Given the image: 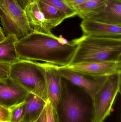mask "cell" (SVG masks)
Returning a JSON list of instances; mask_svg holds the SVG:
<instances>
[{
    "label": "cell",
    "mask_w": 121,
    "mask_h": 122,
    "mask_svg": "<svg viewBox=\"0 0 121 122\" xmlns=\"http://www.w3.org/2000/svg\"><path fill=\"white\" fill-rule=\"evenodd\" d=\"M74 39L63 44L54 34L33 32L18 40L15 48L20 59L40 61L59 66L69 65L75 53Z\"/></svg>",
    "instance_id": "6da1fadb"
},
{
    "label": "cell",
    "mask_w": 121,
    "mask_h": 122,
    "mask_svg": "<svg viewBox=\"0 0 121 122\" xmlns=\"http://www.w3.org/2000/svg\"><path fill=\"white\" fill-rule=\"evenodd\" d=\"M75 40L77 46L69 65L121 61V38L82 36Z\"/></svg>",
    "instance_id": "7a4b0ae2"
},
{
    "label": "cell",
    "mask_w": 121,
    "mask_h": 122,
    "mask_svg": "<svg viewBox=\"0 0 121 122\" xmlns=\"http://www.w3.org/2000/svg\"><path fill=\"white\" fill-rule=\"evenodd\" d=\"M9 77L28 93L48 100L43 67L40 62L20 59L11 65Z\"/></svg>",
    "instance_id": "3957f363"
},
{
    "label": "cell",
    "mask_w": 121,
    "mask_h": 122,
    "mask_svg": "<svg viewBox=\"0 0 121 122\" xmlns=\"http://www.w3.org/2000/svg\"><path fill=\"white\" fill-rule=\"evenodd\" d=\"M0 20L6 36L13 35L18 41L33 32L16 0H0Z\"/></svg>",
    "instance_id": "277c9868"
},
{
    "label": "cell",
    "mask_w": 121,
    "mask_h": 122,
    "mask_svg": "<svg viewBox=\"0 0 121 122\" xmlns=\"http://www.w3.org/2000/svg\"><path fill=\"white\" fill-rule=\"evenodd\" d=\"M121 72L108 76L92 102L91 122H103L111 114L116 98L121 93Z\"/></svg>",
    "instance_id": "5b68a950"
},
{
    "label": "cell",
    "mask_w": 121,
    "mask_h": 122,
    "mask_svg": "<svg viewBox=\"0 0 121 122\" xmlns=\"http://www.w3.org/2000/svg\"><path fill=\"white\" fill-rule=\"evenodd\" d=\"M65 80V79H64ZM63 78V91L60 105L64 122H82L86 108L79 96L70 87V83Z\"/></svg>",
    "instance_id": "8992f818"
},
{
    "label": "cell",
    "mask_w": 121,
    "mask_h": 122,
    "mask_svg": "<svg viewBox=\"0 0 121 122\" xmlns=\"http://www.w3.org/2000/svg\"><path fill=\"white\" fill-rule=\"evenodd\" d=\"M62 77L73 85L83 90L90 97L92 102L106 81L107 77H93L56 65Z\"/></svg>",
    "instance_id": "52a82bcc"
},
{
    "label": "cell",
    "mask_w": 121,
    "mask_h": 122,
    "mask_svg": "<svg viewBox=\"0 0 121 122\" xmlns=\"http://www.w3.org/2000/svg\"><path fill=\"white\" fill-rule=\"evenodd\" d=\"M77 15L82 20L121 25V2L106 0L96 9L89 13Z\"/></svg>",
    "instance_id": "ba28073f"
},
{
    "label": "cell",
    "mask_w": 121,
    "mask_h": 122,
    "mask_svg": "<svg viewBox=\"0 0 121 122\" xmlns=\"http://www.w3.org/2000/svg\"><path fill=\"white\" fill-rule=\"evenodd\" d=\"M63 67L87 76L102 77L121 72V61L90 62Z\"/></svg>",
    "instance_id": "9c48e42d"
},
{
    "label": "cell",
    "mask_w": 121,
    "mask_h": 122,
    "mask_svg": "<svg viewBox=\"0 0 121 122\" xmlns=\"http://www.w3.org/2000/svg\"><path fill=\"white\" fill-rule=\"evenodd\" d=\"M44 69L47 101L58 109L59 106L63 91V78L60 74L56 65L40 63Z\"/></svg>",
    "instance_id": "30bf717a"
},
{
    "label": "cell",
    "mask_w": 121,
    "mask_h": 122,
    "mask_svg": "<svg viewBox=\"0 0 121 122\" xmlns=\"http://www.w3.org/2000/svg\"><path fill=\"white\" fill-rule=\"evenodd\" d=\"M28 93L9 77L0 80V106L9 109L21 104Z\"/></svg>",
    "instance_id": "8fae6325"
},
{
    "label": "cell",
    "mask_w": 121,
    "mask_h": 122,
    "mask_svg": "<svg viewBox=\"0 0 121 122\" xmlns=\"http://www.w3.org/2000/svg\"><path fill=\"white\" fill-rule=\"evenodd\" d=\"M84 36L121 38V25L83 20L80 25Z\"/></svg>",
    "instance_id": "7c38bea8"
},
{
    "label": "cell",
    "mask_w": 121,
    "mask_h": 122,
    "mask_svg": "<svg viewBox=\"0 0 121 122\" xmlns=\"http://www.w3.org/2000/svg\"><path fill=\"white\" fill-rule=\"evenodd\" d=\"M24 10L28 23L33 32L53 34L52 33V28L41 11L37 1L29 4Z\"/></svg>",
    "instance_id": "4fadbf2b"
},
{
    "label": "cell",
    "mask_w": 121,
    "mask_h": 122,
    "mask_svg": "<svg viewBox=\"0 0 121 122\" xmlns=\"http://www.w3.org/2000/svg\"><path fill=\"white\" fill-rule=\"evenodd\" d=\"M46 102L34 94L28 93L23 102L21 122H35L45 107Z\"/></svg>",
    "instance_id": "5bb4252c"
},
{
    "label": "cell",
    "mask_w": 121,
    "mask_h": 122,
    "mask_svg": "<svg viewBox=\"0 0 121 122\" xmlns=\"http://www.w3.org/2000/svg\"><path fill=\"white\" fill-rule=\"evenodd\" d=\"M18 41L15 36L10 35L0 42V62L11 65L20 59L15 48Z\"/></svg>",
    "instance_id": "9a60e30c"
},
{
    "label": "cell",
    "mask_w": 121,
    "mask_h": 122,
    "mask_svg": "<svg viewBox=\"0 0 121 122\" xmlns=\"http://www.w3.org/2000/svg\"><path fill=\"white\" fill-rule=\"evenodd\" d=\"M37 1L41 11L53 29L60 24L66 19L68 18L67 15L60 10L39 0Z\"/></svg>",
    "instance_id": "2e32d148"
},
{
    "label": "cell",
    "mask_w": 121,
    "mask_h": 122,
    "mask_svg": "<svg viewBox=\"0 0 121 122\" xmlns=\"http://www.w3.org/2000/svg\"><path fill=\"white\" fill-rule=\"evenodd\" d=\"M45 3L53 6L67 15L68 18L77 15L76 11L70 7L64 0H39Z\"/></svg>",
    "instance_id": "e0dca14e"
},
{
    "label": "cell",
    "mask_w": 121,
    "mask_h": 122,
    "mask_svg": "<svg viewBox=\"0 0 121 122\" xmlns=\"http://www.w3.org/2000/svg\"><path fill=\"white\" fill-rule=\"evenodd\" d=\"M106 0H89L84 3L75 6L73 9L75 10L77 14L89 13L96 9Z\"/></svg>",
    "instance_id": "ac0fdd59"
},
{
    "label": "cell",
    "mask_w": 121,
    "mask_h": 122,
    "mask_svg": "<svg viewBox=\"0 0 121 122\" xmlns=\"http://www.w3.org/2000/svg\"><path fill=\"white\" fill-rule=\"evenodd\" d=\"M23 102L9 108L10 122H21L23 114Z\"/></svg>",
    "instance_id": "d6986e66"
},
{
    "label": "cell",
    "mask_w": 121,
    "mask_h": 122,
    "mask_svg": "<svg viewBox=\"0 0 121 122\" xmlns=\"http://www.w3.org/2000/svg\"><path fill=\"white\" fill-rule=\"evenodd\" d=\"M47 122H60L58 109L47 101L45 105Z\"/></svg>",
    "instance_id": "ffe728a7"
},
{
    "label": "cell",
    "mask_w": 121,
    "mask_h": 122,
    "mask_svg": "<svg viewBox=\"0 0 121 122\" xmlns=\"http://www.w3.org/2000/svg\"><path fill=\"white\" fill-rule=\"evenodd\" d=\"M10 65L0 62V80L9 77Z\"/></svg>",
    "instance_id": "44dd1931"
},
{
    "label": "cell",
    "mask_w": 121,
    "mask_h": 122,
    "mask_svg": "<svg viewBox=\"0 0 121 122\" xmlns=\"http://www.w3.org/2000/svg\"><path fill=\"white\" fill-rule=\"evenodd\" d=\"M9 109L0 106V122H10Z\"/></svg>",
    "instance_id": "7402d4cb"
},
{
    "label": "cell",
    "mask_w": 121,
    "mask_h": 122,
    "mask_svg": "<svg viewBox=\"0 0 121 122\" xmlns=\"http://www.w3.org/2000/svg\"><path fill=\"white\" fill-rule=\"evenodd\" d=\"M67 3L71 8L73 9L77 6L81 5L89 0H64Z\"/></svg>",
    "instance_id": "603a6c76"
},
{
    "label": "cell",
    "mask_w": 121,
    "mask_h": 122,
    "mask_svg": "<svg viewBox=\"0 0 121 122\" xmlns=\"http://www.w3.org/2000/svg\"><path fill=\"white\" fill-rule=\"evenodd\" d=\"M37 0H16L21 8L24 10L30 4Z\"/></svg>",
    "instance_id": "cb8c5ba5"
},
{
    "label": "cell",
    "mask_w": 121,
    "mask_h": 122,
    "mask_svg": "<svg viewBox=\"0 0 121 122\" xmlns=\"http://www.w3.org/2000/svg\"><path fill=\"white\" fill-rule=\"evenodd\" d=\"M35 122H47V116H46L45 107L43 110L39 118Z\"/></svg>",
    "instance_id": "d4e9b609"
},
{
    "label": "cell",
    "mask_w": 121,
    "mask_h": 122,
    "mask_svg": "<svg viewBox=\"0 0 121 122\" xmlns=\"http://www.w3.org/2000/svg\"><path fill=\"white\" fill-rule=\"evenodd\" d=\"M5 38L4 32L1 27L0 26V42L4 40Z\"/></svg>",
    "instance_id": "484cf974"
},
{
    "label": "cell",
    "mask_w": 121,
    "mask_h": 122,
    "mask_svg": "<svg viewBox=\"0 0 121 122\" xmlns=\"http://www.w3.org/2000/svg\"><path fill=\"white\" fill-rule=\"evenodd\" d=\"M114 0L117 1H119L121 2V0Z\"/></svg>",
    "instance_id": "4316f807"
}]
</instances>
